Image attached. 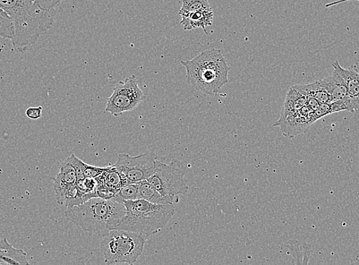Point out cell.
<instances>
[{
  "instance_id": "8992f818",
  "label": "cell",
  "mask_w": 359,
  "mask_h": 265,
  "mask_svg": "<svg viewBox=\"0 0 359 265\" xmlns=\"http://www.w3.org/2000/svg\"><path fill=\"white\" fill-rule=\"evenodd\" d=\"M186 172L187 168L182 161H173L167 165L157 160L155 170L147 181L163 196L185 195L189 190L184 178Z\"/></svg>"
},
{
  "instance_id": "30bf717a",
  "label": "cell",
  "mask_w": 359,
  "mask_h": 265,
  "mask_svg": "<svg viewBox=\"0 0 359 265\" xmlns=\"http://www.w3.org/2000/svg\"><path fill=\"white\" fill-rule=\"evenodd\" d=\"M316 121L314 111L304 106L286 118L278 119L273 126H279L285 136L294 137L306 132Z\"/></svg>"
},
{
  "instance_id": "6da1fadb",
  "label": "cell",
  "mask_w": 359,
  "mask_h": 265,
  "mask_svg": "<svg viewBox=\"0 0 359 265\" xmlns=\"http://www.w3.org/2000/svg\"><path fill=\"white\" fill-rule=\"evenodd\" d=\"M0 8L13 21V44L22 53L35 45L55 21V10H42L33 0H0Z\"/></svg>"
},
{
  "instance_id": "ac0fdd59",
  "label": "cell",
  "mask_w": 359,
  "mask_h": 265,
  "mask_svg": "<svg viewBox=\"0 0 359 265\" xmlns=\"http://www.w3.org/2000/svg\"><path fill=\"white\" fill-rule=\"evenodd\" d=\"M287 247L290 254L293 256L295 264H309L312 256L311 245L298 242H290Z\"/></svg>"
},
{
  "instance_id": "277c9868",
  "label": "cell",
  "mask_w": 359,
  "mask_h": 265,
  "mask_svg": "<svg viewBox=\"0 0 359 265\" xmlns=\"http://www.w3.org/2000/svg\"><path fill=\"white\" fill-rule=\"evenodd\" d=\"M126 212L117 229L131 231L148 238L160 232L175 213L174 204H156L142 199L123 203Z\"/></svg>"
},
{
  "instance_id": "5bb4252c",
  "label": "cell",
  "mask_w": 359,
  "mask_h": 265,
  "mask_svg": "<svg viewBox=\"0 0 359 265\" xmlns=\"http://www.w3.org/2000/svg\"><path fill=\"white\" fill-rule=\"evenodd\" d=\"M140 184V199L156 204H174L177 196H165L160 193L148 181L141 182Z\"/></svg>"
},
{
  "instance_id": "2e32d148",
  "label": "cell",
  "mask_w": 359,
  "mask_h": 265,
  "mask_svg": "<svg viewBox=\"0 0 359 265\" xmlns=\"http://www.w3.org/2000/svg\"><path fill=\"white\" fill-rule=\"evenodd\" d=\"M293 88L305 97H312L318 100L320 104L330 102L329 93L320 86L318 81L304 85H296Z\"/></svg>"
},
{
  "instance_id": "9a60e30c",
  "label": "cell",
  "mask_w": 359,
  "mask_h": 265,
  "mask_svg": "<svg viewBox=\"0 0 359 265\" xmlns=\"http://www.w3.org/2000/svg\"><path fill=\"white\" fill-rule=\"evenodd\" d=\"M27 253L15 249L6 239L4 246L0 250V264H29Z\"/></svg>"
},
{
  "instance_id": "3957f363",
  "label": "cell",
  "mask_w": 359,
  "mask_h": 265,
  "mask_svg": "<svg viewBox=\"0 0 359 265\" xmlns=\"http://www.w3.org/2000/svg\"><path fill=\"white\" fill-rule=\"evenodd\" d=\"M188 83L208 96H216L229 82L230 67L219 49L203 51L190 61H182Z\"/></svg>"
},
{
  "instance_id": "44dd1931",
  "label": "cell",
  "mask_w": 359,
  "mask_h": 265,
  "mask_svg": "<svg viewBox=\"0 0 359 265\" xmlns=\"http://www.w3.org/2000/svg\"><path fill=\"white\" fill-rule=\"evenodd\" d=\"M0 37L13 40L14 28L10 16L0 8Z\"/></svg>"
},
{
  "instance_id": "7c38bea8",
  "label": "cell",
  "mask_w": 359,
  "mask_h": 265,
  "mask_svg": "<svg viewBox=\"0 0 359 265\" xmlns=\"http://www.w3.org/2000/svg\"><path fill=\"white\" fill-rule=\"evenodd\" d=\"M333 69L337 71L344 79L350 104L353 112L359 110V73L354 69H346L338 61L332 64Z\"/></svg>"
},
{
  "instance_id": "7a4b0ae2",
  "label": "cell",
  "mask_w": 359,
  "mask_h": 265,
  "mask_svg": "<svg viewBox=\"0 0 359 265\" xmlns=\"http://www.w3.org/2000/svg\"><path fill=\"white\" fill-rule=\"evenodd\" d=\"M126 212L124 205L112 198H93L67 208L65 215L68 221L90 234L104 237L116 229Z\"/></svg>"
},
{
  "instance_id": "d4e9b609",
  "label": "cell",
  "mask_w": 359,
  "mask_h": 265,
  "mask_svg": "<svg viewBox=\"0 0 359 265\" xmlns=\"http://www.w3.org/2000/svg\"><path fill=\"white\" fill-rule=\"evenodd\" d=\"M348 1H359V0H338V1L327 4L326 7L328 8V7H330L332 6H335V5H337V4H341V3H344V2H348Z\"/></svg>"
},
{
  "instance_id": "cb8c5ba5",
  "label": "cell",
  "mask_w": 359,
  "mask_h": 265,
  "mask_svg": "<svg viewBox=\"0 0 359 265\" xmlns=\"http://www.w3.org/2000/svg\"><path fill=\"white\" fill-rule=\"evenodd\" d=\"M42 107H30L27 110L25 114L31 119H39L42 116Z\"/></svg>"
},
{
  "instance_id": "ba28073f",
  "label": "cell",
  "mask_w": 359,
  "mask_h": 265,
  "mask_svg": "<svg viewBox=\"0 0 359 265\" xmlns=\"http://www.w3.org/2000/svg\"><path fill=\"white\" fill-rule=\"evenodd\" d=\"M158 156L152 152L132 157L127 154H119L114 165L130 183H140L148 179L155 170Z\"/></svg>"
},
{
  "instance_id": "603a6c76",
  "label": "cell",
  "mask_w": 359,
  "mask_h": 265,
  "mask_svg": "<svg viewBox=\"0 0 359 265\" xmlns=\"http://www.w3.org/2000/svg\"><path fill=\"white\" fill-rule=\"evenodd\" d=\"M62 1L63 0H33L34 3L45 11H54Z\"/></svg>"
},
{
  "instance_id": "9c48e42d",
  "label": "cell",
  "mask_w": 359,
  "mask_h": 265,
  "mask_svg": "<svg viewBox=\"0 0 359 265\" xmlns=\"http://www.w3.org/2000/svg\"><path fill=\"white\" fill-rule=\"evenodd\" d=\"M76 175L75 169L69 158H67L62 162L60 167V172L57 177L54 178V186L56 196V200L58 204H67L73 200L76 193Z\"/></svg>"
},
{
  "instance_id": "5b68a950",
  "label": "cell",
  "mask_w": 359,
  "mask_h": 265,
  "mask_svg": "<svg viewBox=\"0 0 359 265\" xmlns=\"http://www.w3.org/2000/svg\"><path fill=\"white\" fill-rule=\"evenodd\" d=\"M100 249L105 262L133 264L144 251L148 237L123 229H113L102 237Z\"/></svg>"
},
{
  "instance_id": "d6986e66",
  "label": "cell",
  "mask_w": 359,
  "mask_h": 265,
  "mask_svg": "<svg viewBox=\"0 0 359 265\" xmlns=\"http://www.w3.org/2000/svg\"><path fill=\"white\" fill-rule=\"evenodd\" d=\"M112 199L121 203H123L126 201L140 199L139 183H130L126 184L115 193Z\"/></svg>"
},
{
  "instance_id": "ffe728a7",
  "label": "cell",
  "mask_w": 359,
  "mask_h": 265,
  "mask_svg": "<svg viewBox=\"0 0 359 265\" xmlns=\"http://www.w3.org/2000/svg\"><path fill=\"white\" fill-rule=\"evenodd\" d=\"M212 11L208 0H183L179 14L198 11Z\"/></svg>"
},
{
  "instance_id": "52a82bcc",
  "label": "cell",
  "mask_w": 359,
  "mask_h": 265,
  "mask_svg": "<svg viewBox=\"0 0 359 265\" xmlns=\"http://www.w3.org/2000/svg\"><path fill=\"white\" fill-rule=\"evenodd\" d=\"M144 99L138 81L135 75H132L124 81L116 83L112 95L107 99L105 112L116 117L121 116L139 107Z\"/></svg>"
},
{
  "instance_id": "e0dca14e",
  "label": "cell",
  "mask_w": 359,
  "mask_h": 265,
  "mask_svg": "<svg viewBox=\"0 0 359 265\" xmlns=\"http://www.w3.org/2000/svg\"><path fill=\"white\" fill-rule=\"evenodd\" d=\"M306 106V97L294 88L287 93L283 109L281 110L279 119H283L288 115Z\"/></svg>"
},
{
  "instance_id": "484cf974",
  "label": "cell",
  "mask_w": 359,
  "mask_h": 265,
  "mask_svg": "<svg viewBox=\"0 0 359 265\" xmlns=\"http://www.w3.org/2000/svg\"><path fill=\"white\" fill-rule=\"evenodd\" d=\"M6 238L0 239V250L4 246Z\"/></svg>"
},
{
  "instance_id": "7402d4cb",
  "label": "cell",
  "mask_w": 359,
  "mask_h": 265,
  "mask_svg": "<svg viewBox=\"0 0 359 265\" xmlns=\"http://www.w3.org/2000/svg\"><path fill=\"white\" fill-rule=\"evenodd\" d=\"M81 165L85 177L97 178L102 173H104V170H106V168H102L89 165L86 163H84V162L82 161H81Z\"/></svg>"
},
{
  "instance_id": "4fadbf2b",
  "label": "cell",
  "mask_w": 359,
  "mask_h": 265,
  "mask_svg": "<svg viewBox=\"0 0 359 265\" xmlns=\"http://www.w3.org/2000/svg\"><path fill=\"white\" fill-rule=\"evenodd\" d=\"M182 17L181 23L184 29L187 31L201 28L208 34L207 27H210L213 22L212 11H198L194 13L179 14Z\"/></svg>"
},
{
  "instance_id": "8fae6325",
  "label": "cell",
  "mask_w": 359,
  "mask_h": 265,
  "mask_svg": "<svg viewBox=\"0 0 359 265\" xmlns=\"http://www.w3.org/2000/svg\"><path fill=\"white\" fill-rule=\"evenodd\" d=\"M320 86L329 93L330 102H344L349 107V112L354 113L348 96L346 84L339 73L333 70L332 75L318 81Z\"/></svg>"
}]
</instances>
